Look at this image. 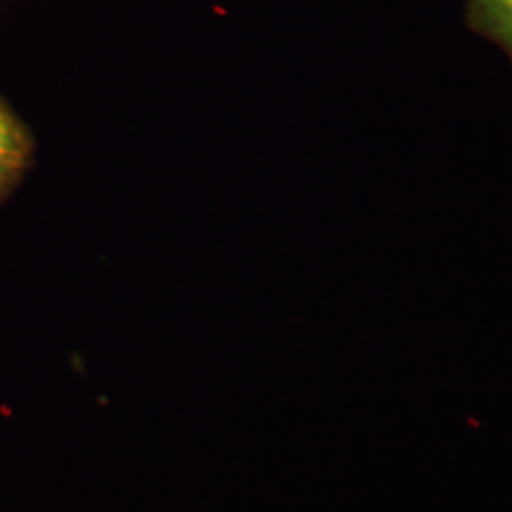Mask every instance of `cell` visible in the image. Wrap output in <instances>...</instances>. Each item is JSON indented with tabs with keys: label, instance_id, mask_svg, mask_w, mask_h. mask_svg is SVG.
Instances as JSON below:
<instances>
[{
	"label": "cell",
	"instance_id": "6da1fadb",
	"mask_svg": "<svg viewBox=\"0 0 512 512\" xmlns=\"http://www.w3.org/2000/svg\"><path fill=\"white\" fill-rule=\"evenodd\" d=\"M35 162L31 129L0 97V205L6 202Z\"/></svg>",
	"mask_w": 512,
	"mask_h": 512
},
{
	"label": "cell",
	"instance_id": "7a4b0ae2",
	"mask_svg": "<svg viewBox=\"0 0 512 512\" xmlns=\"http://www.w3.org/2000/svg\"><path fill=\"white\" fill-rule=\"evenodd\" d=\"M465 25L512 63V0H465Z\"/></svg>",
	"mask_w": 512,
	"mask_h": 512
}]
</instances>
